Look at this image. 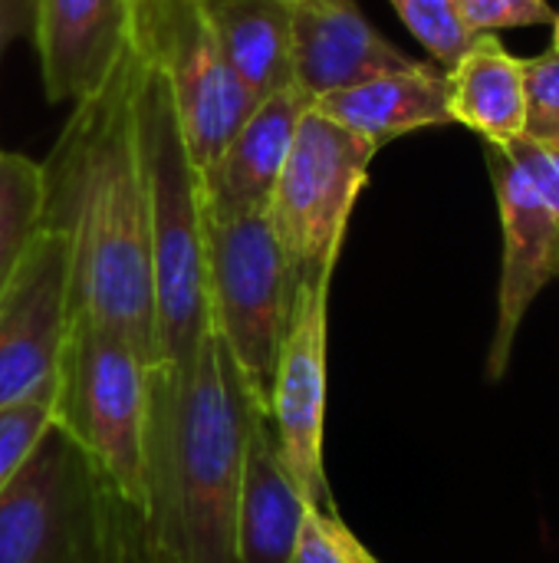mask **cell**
Listing matches in <instances>:
<instances>
[{"mask_svg":"<svg viewBox=\"0 0 559 563\" xmlns=\"http://www.w3.org/2000/svg\"><path fill=\"white\" fill-rule=\"evenodd\" d=\"M49 399H30L16 402L10 409H0V495L16 478L43 432L49 429Z\"/></svg>","mask_w":559,"mask_h":563,"instance_id":"obj_23","label":"cell"},{"mask_svg":"<svg viewBox=\"0 0 559 563\" xmlns=\"http://www.w3.org/2000/svg\"><path fill=\"white\" fill-rule=\"evenodd\" d=\"M310 109L366 139L372 148H382L392 139L418 129L455 122L448 109V73L428 63H415L412 69L382 73L349 89L329 92Z\"/></svg>","mask_w":559,"mask_h":563,"instance_id":"obj_15","label":"cell"},{"mask_svg":"<svg viewBox=\"0 0 559 563\" xmlns=\"http://www.w3.org/2000/svg\"><path fill=\"white\" fill-rule=\"evenodd\" d=\"M554 53H559V13L554 16Z\"/></svg>","mask_w":559,"mask_h":563,"instance_id":"obj_27","label":"cell"},{"mask_svg":"<svg viewBox=\"0 0 559 563\" xmlns=\"http://www.w3.org/2000/svg\"><path fill=\"white\" fill-rule=\"evenodd\" d=\"M0 563H142V518L49 422L0 495Z\"/></svg>","mask_w":559,"mask_h":563,"instance_id":"obj_4","label":"cell"},{"mask_svg":"<svg viewBox=\"0 0 559 563\" xmlns=\"http://www.w3.org/2000/svg\"><path fill=\"white\" fill-rule=\"evenodd\" d=\"M356 0H290V82L313 106L382 73L412 69Z\"/></svg>","mask_w":559,"mask_h":563,"instance_id":"obj_12","label":"cell"},{"mask_svg":"<svg viewBox=\"0 0 559 563\" xmlns=\"http://www.w3.org/2000/svg\"><path fill=\"white\" fill-rule=\"evenodd\" d=\"M448 109L484 145H511L524 135L527 119L524 59L511 56L497 36H478L448 69Z\"/></svg>","mask_w":559,"mask_h":563,"instance_id":"obj_17","label":"cell"},{"mask_svg":"<svg viewBox=\"0 0 559 563\" xmlns=\"http://www.w3.org/2000/svg\"><path fill=\"white\" fill-rule=\"evenodd\" d=\"M66 336L69 244L46 221L0 300V409L30 399L53 402Z\"/></svg>","mask_w":559,"mask_h":563,"instance_id":"obj_10","label":"cell"},{"mask_svg":"<svg viewBox=\"0 0 559 563\" xmlns=\"http://www.w3.org/2000/svg\"><path fill=\"white\" fill-rule=\"evenodd\" d=\"M326 346H329V284H300L287 336L280 343L267 422L280 459L313 508L336 511L323 439H326Z\"/></svg>","mask_w":559,"mask_h":563,"instance_id":"obj_9","label":"cell"},{"mask_svg":"<svg viewBox=\"0 0 559 563\" xmlns=\"http://www.w3.org/2000/svg\"><path fill=\"white\" fill-rule=\"evenodd\" d=\"M376 155L379 148L316 109L303 112L267 205V221L283 247L293 294L300 284H333L346 228Z\"/></svg>","mask_w":559,"mask_h":563,"instance_id":"obj_6","label":"cell"},{"mask_svg":"<svg viewBox=\"0 0 559 563\" xmlns=\"http://www.w3.org/2000/svg\"><path fill=\"white\" fill-rule=\"evenodd\" d=\"M135 53L72 106L43 162L46 221L69 244V320L102 327L155 366V284L148 201L132 112Z\"/></svg>","mask_w":559,"mask_h":563,"instance_id":"obj_1","label":"cell"},{"mask_svg":"<svg viewBox=\"0 0 559 563\" xmlns=\"http://www.w3.org/2000/svg\"><path fill=\"white\" fill-rule=\"evenodd\" d=\"M293 277L267 214L208 221V323L267 409Z\"/></svg>","mask_w":559,"mask_h":563,"instance_id":"obj_8","label":"cell"},{"mask_svg":"<svg viewBox=\"0 0 559 563\" xmlns=\"http://www.w3.org/2000/svg\"><path fill=\"white\" fill-rule=\"evenodd\" d=\"M488 172L497 191L504 228V264L497 290V330L488 350V379L497 383L507 373L511 350L524 327L527 310L559 277V214L534 188L527 172L501 145H488Z\"/></svg>","mask_w":559,"mask_h":563,"instance_id":"obj_11","label":"cell"},{"mask_svg":"<svg viewBox=\"0 0 559 563\" xmlns=\"http://www.w3.org/2000/svg\"><path fill=\"white\" fill-rule=\"evenodd\" d=\"M231 73L260 102L290 82V0H201Z\"/></svg>","mask_w":559,"mask_h":563,"instance_id":"obj_18","label":"cell"},{"mask_svg":"<svg viewBox=\"0 0 559 563\" xmlns=\"http://www.w3.org/2000/svg\"><path fill=\"white\" fill-rule=\"evenodd\" d=\"M507 148V155L527 172V178L534 181V188L547 198V205L559 214V152L557 148H547L540 142H530V139H514L511 145H501Z\"/></svg>","mask_w":559,"mask_h":563,"instance_id":"obj_25","label":"cell"},{"mask_svg":"<svg viewBox=\"0 0 559 563\" xmlns=\"http://www.w3.org/2000/svg\"><path fill=\"white\" fill-rule=\"evenodd\" d=\"M152 363L122 336L69 320L49 416L142 518Z\"/></svg>","mask_w":559,"mask_h":563,"instance_id":"obj_5","label":"cell"},{"mask_svg":"<svg viewBox=\"0 0 559 563\" xmlns=\"http://www.w3.org/2000/svg\"><path fill=\"white\" fill-rule=\"evenodd\" d=\"M3 36H7V16H3V0H0V56H3Z\"/></svg>","mask_w":559,"mask_h":563,"instance_id":"obj_26","label":"cell"},{"mask_svg":"<svg viewBox=\"0 0 559 563\" xmlns=\"http://www.w3.org/2000/svg\"><path fill=\"white\" fill-rule=\"evenodd\" d=\"M306 508H313L290 478L267 416L254 426L241 505H237V563H287L300 538Z\"/></svg>","mask_w":559,"mask_h":563,"instance_id":"obj_16","label":"cell"},{"mask_svg":"<svg viewBox=\"0 0 559 563\" xmlns=\"http://www.w3.org/2000/svg\"><path fill=\"white\" fill-rule=\"evenodd\" d=\"M461 20L474 36H494L497 30L554 23L550 0H458Z\"/></svg>","mask_w":559,"mask_h":563,"instance_id":"obj_24","label":"cell"},{"mask_svg":"<svg viewBox=\"0 0 559 563\" xmlns=\"http://www.w3.org/2000/svg\"><path fill=\"white\" fill-rule=\"evenodd\" d=\"M287 563H379L336 511L306 508L300 538Z\"/></svg>","mask_w":559,"mask_h":563,"instance_id":"obj_21","label":"cell"},{"mask_svg":"<svg viewBox=\"0 0 559 563\" xmlns=\"http://www.w3.org/2000/svg\"><path fill=\"white\" fill-rule=\"evenodd\" d=\"M412 36L435 56V63L448 73L471 46L474 33L465 26L458 0H389Z\"/></svg>","mask_w":559,"mask_h":563,"instance_id":"obj_20","label":"cell"},{"mask_svg":"<svg viewBox=\"0 0 559 563\" xmlns=\"http://www.w3.org/2000/svg\"><path fill=\"white\" fill-rule=\"evenodd\" d=\"M264 416L267 409L214 333L188 366L152 369L142 563H237L244 459Z\"/></svg>","mask_w":559,"mask_h":563,"instance_id":"obj_2","label":"cell"},{"mask_svg":"<svg viewBox=\"0 0 559 563\" xmlns=\"http://www.w3.org/2000/svg\"><path fill=\"white\" fill-rule=\"evenodd\" d=\"M310 102L293 89H280L254 106L221 155L201 172L208 221H234L267 214L300 119Z\"/></svg>","mask_w":559,"mask_h":563,"instance_id":"obj_14","label":"cell"},{"mask_svg":"<svg viewBox=\"0 0 559 563\" xmlns=\"http://www.w3.org/2000/svg\"><path fill=\"white\" fill-rule=\"evenodd\" d=\"M46 224L43 162L0 148V300Z\"/></svg>","mask_w":559,"mask_h":563,"instance_id":"obj_19","label":"cell"},{"mask_svg":"<svg viewBox=\"0 0 559 563\" xmlns=\"http://www.w3.org/2000/svg\"><path fill=\"white\" fill-rule=\"evenodd\" d=\"M132 0H33V36L49 102L102 89L128 46Z\"/></svg>","mask_w":559,"mask_h":563,"instance_id":"obj_13","label":"cell"},{"mask_svg":"<svg viewBox=\"0 0 559 563\" xmlns=\"http://www.w3.org/2000/svg\"><path fill=\"white\" fill-rule=\"evenodd\" d=\"M524 139L559 152V53L547 49L544 56L524 59Z\"/></svg>","mask_w":559,"mask_h":563,"instance_id":"obj_22","label":"cell"},{"mask_svg":"<svg viewBox=\"0 0 559 563\" xmlns=\"http://www.w3.org/2000/svg\"><path fill=\"white\" fill-rule=\"evenodd\" d=\"M132 112L152 234L155 366L181 369L194 360L201 340L211 333L208 214L201 172L181 135L168 86L138 56L132 79Z\"/></svg>","mask_w":559,"mask_h":563,"instance_id":"obj_3","label":"cell"},{"mask_svg":"<svg viewBox=\"0 0 559 563\" xmlns=\"http://www.w3.org/2000/svg\"><path fill=\"white\" fill-rule=\"evenodd\" d=\"M128 43L168 86L188 152L204 172L254 112L257 99L231 73L201 0H132Z\"/></svg>","mask_w":559,"mask_h":563,"instance_id":"obj_7","label":"cell"}]
</instances>
